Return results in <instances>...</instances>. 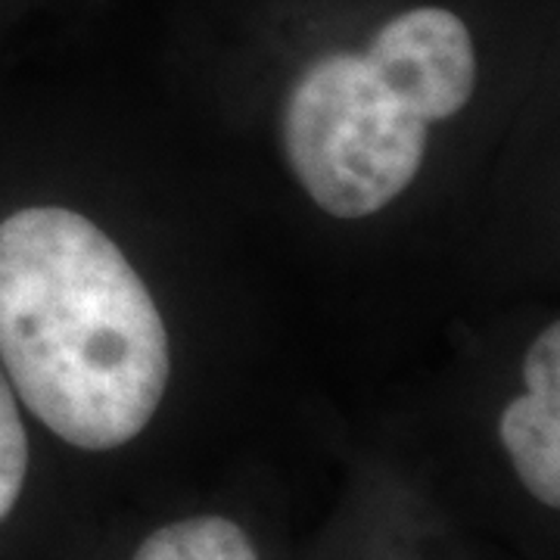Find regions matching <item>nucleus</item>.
I'll return each mask as SVG.
<instances>
[{"mask_svg": "<svg viewBox=\"0 0 560 560\" xmlns=\"http://www.w3.org/2000/svg\"><path fill=\"white\" fill-rule=\"evenodd\" d=\"M364 54L423 121L452 119L474 97V38L452 10H405L383 25Z\"/></svg>", "mask_w": 560, "mask_h": 560, "instance_id": "3", "label": "nucleus"}, {"mask_svg": "<svg viewBox=\"0 0 560 560\" xmlns=\"http://www.w3.org/2000/svg\"><path fill=\"white\" fill-rule=\"evenodd\" d=\"M28 477V433L22 423L20 399L0 368V523L20 504Z\"/></svg>", "mask_w": 560, "mask_h": 560, "instance_id": "6", "label": "nucleus"}, {"mask_svg": "<svg viewBox=\"0 0 560 560\" xmlns=\"http://www.w3.org/2000/svg\"><path fill=\"white\" fill-rule=\"evenodd\" d=\"M135 560H259L253 541L224 517L168 523L147 536Z\"/></svg>", "mask_w": 560, "mask_h": 560, "instance_id": "5", "label": "nucleus"}, {"mask_svg": "<svg viewBox=\"0 0 560 560\" xmlns=\"http://www.w3.org/2000/svg\"><path fill=\"white\" fill-rule=\"evenodd\" d=\"M501 442L523 486L548 508L560 504V396L526 393L501 415Z\"/></svg>", "mask_w": 560, "mask_h": 560, "instance_id": "4", "label": "nucleus"}, {"mask_svg": "<svg viewBox=\"0 0 560 560\" xmlns=\"http://www.w3.org/2000/svg\"><path fill=\"white\" fill-rule=\"evenodd\" d=\"M526 393L560 396V327L558 320L541 330L523 361Z\"/></svg>", "mask_w": 560, "mask_h": 560, "instance_id": "7", "label": "nucleus"}, {"mask_svg": "<svg viewBox=\"0 0 560 560\" xmlns=\"http://www.w3.org/2000/svg\"><path fill=\"white\" fill-rule=\"evenodd\" d=\"M283 150L327 215L364 219L415 180L427 121L368 54H330L312 62L287 94Z\"/></svg>", "mask_w": 560, "mask_h": 560, "instance_id": "2", "label": "nucleus"}, {"mask_svg": "<svg viewBox=\"0 0 560 560\" xmlns=\"http://www.w3.org/2000/svg\"><path fill=\"white\" fill-rule=\"evenodd\" d=\"M0 368L25 411L88 452L131 442L160 408V308L119 246L72 209L0 219Z\"/></svg>", "mask_w": 560, "mask_h": 560, "instance_id": "1", "label": "nucleus"}]
</instances>
